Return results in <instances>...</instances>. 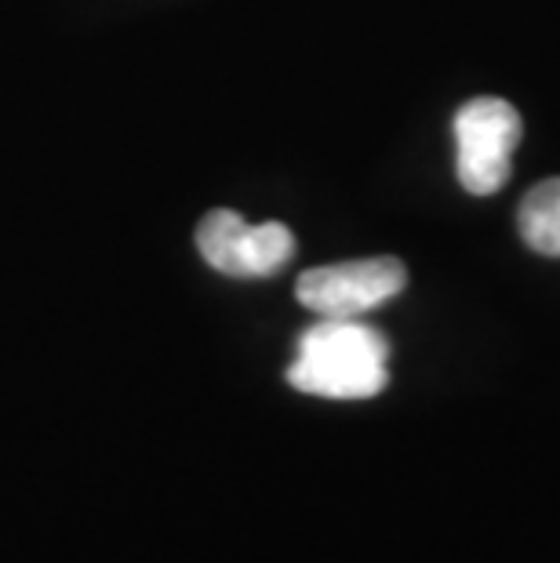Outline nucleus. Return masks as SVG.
<instances>
[{
    "label": "nucleus",
    "mask_w": 560,
    "mask_h": 563,
    "mask_svg": "<svg viewBox=\"0 0 560 563\" xmlns=\"http://www.w3.org/2000/svg\"><path fill=\"white\" fill-rule=\"evenodd\" d=\"M524 124L514 102L484 95L455 113V172L473 197H492L509 183Z\"/></svg>",
    "instance_id": "2"
},
{
    "label": "nucleus",
    "mask_w": 560,
    "mask_h": 563,
    "mask_svg": "<svg viewBox=\"0 0 560 563\" xmlns=\"http://www.w3.org/2000/svg\"><path fill=\"white\" fill-rule=\"evenodd\" d=\"M517 225L531 251L560 258V178H546L520 200Z\"/></svg>",
    "instance_id": "5"
},
{
    "label": "nucleus",
    "mask_w": 560,
    "mask_h": 563,
    "mask_svg": "<svg viewBox=\"0 0 560 563\" xmlns=\"http://www.w3.org/2000/svg\"><path fill=\"white\" fill-rule=\"evenodd\" d=\"M404 284H408L404 262L393 255H378L306 269L299 284H295V295H299V302L309 313L325 320H356L386 306L389 298H397Z\"/></svg>",
    "instance_id": "3"
},
{
    "label": "nucleus",
    "mask_w": 560,
    "mask_h": 563,
    "mask_svg": "<svg viewBox=\"0 0 560 563\" xmlns=\"http://www.w3.org/2000/svg\"><path fill=\"white\" fill-rule=\"evenodd\" d=\"M389 342L361 320L314 323L288 367L292 389L325 400H372L389 386Z\"/></svg>",
    "instance_id": "1"
},
{
    "label": "nucleus",
    "mask_w": 560,
    "mask_h": 563,
    "mask_svg": "<svg viewBox=\"0 0 560 563\" xmlns=\"http://www.w3.org/2000/svg\"><path fill=\"white\" fill-rule=\"evenodd\" d=\"M197 247L216 273L237 280L273 277L292 262L295 236L284 222L252 225L241 211L216 208L197 225Z\"/></svg>",
    "instance_id": "4"
}]
</instances>
